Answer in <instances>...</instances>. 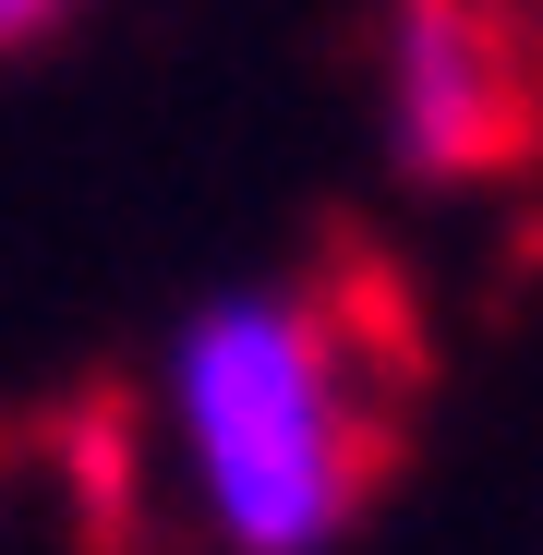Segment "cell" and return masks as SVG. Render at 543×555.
<instances>
[{
  "mask_svg": "<svg viewBox=\"0 0 543 555\" xmlns=\"http://www.w3.org/2000/svg\"><path fill=\"white\" fill-rule=\"evenodd\" d=\"M157 435H169V483L194 495V531L218 555H338L399 459L387 411L362 399L350 326L290 278L206 291L169 326Z\"/></svg>",
  "mask_w": 543,
  "mask_h": 555,
  "instance_id": "cell-1",
  "label": "cell"
},
{
  "mask_svg": "<svg viewBox=\"0 0 543 555\" xmlns=\"http://www.w3.org/2000/svg\"><path fill=\"white\" fill-rule=\"evenodd\" d=\"M519 145V73L483 0H399L387 13V157L411 181H471Z\"/></svg>",
  "mask_w": 543,
  "mask_h": 555,
  "instance_id": "cell-2",
  "label": "cell"
},
{
  "mask_svg": "<svg viewBox=\"0 0 543 555\" xmlns=\"http://www.w3.org/2000/svg\"><path fill=\"white\" fill-rule=\"evenodd\" d=\"M61 13H73V0H0V49H37Z\"/></svg>",
  "mask_w": 543,
  "mask_h": 555,
  "instance_id": "cell-3",
  "label": "cell"
}]
</instances>
